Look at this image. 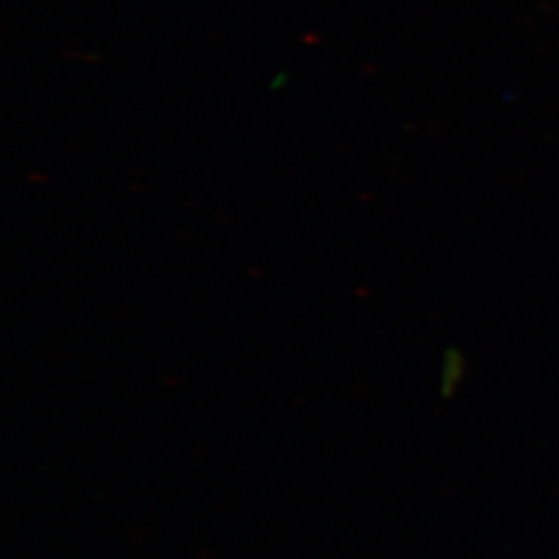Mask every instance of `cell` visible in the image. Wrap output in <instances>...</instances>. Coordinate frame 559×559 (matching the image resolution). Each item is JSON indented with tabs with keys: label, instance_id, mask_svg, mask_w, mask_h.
I'll return each mask as SVG.
<instances>
[]
</instances>
